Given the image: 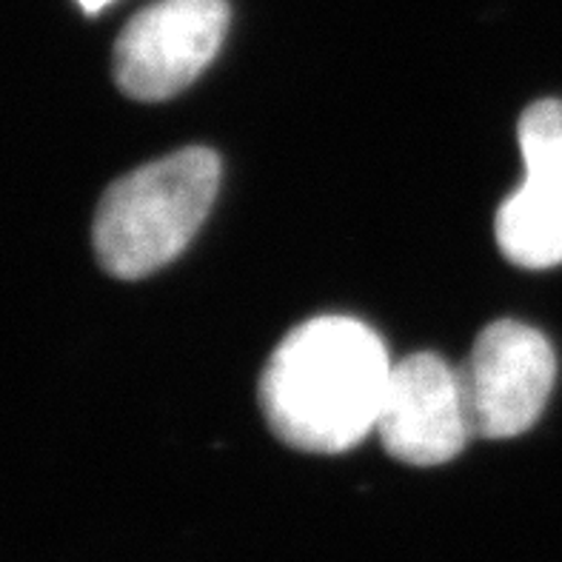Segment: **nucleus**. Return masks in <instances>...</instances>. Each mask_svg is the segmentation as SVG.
Returning a JSON list of instances; mask_svg holds the SVG:
<instances>
[{
	"label": "nucleus",
	"mask_w": 562,
	"mask_h": 562,
	"mask_svg": "<svg viewBox=\"0 0 562 562\" xmlns=\"http://www.w3.org/2000/svg\"><path fill=\"white\" fill-rule=\"evenodd\" d=\"M526 180L497 212V243L522 269L562 263V100H537L522 112Z\"/></svg>",
	"instance_id": "423d86ee"
},
{
	"label": "nucleus",
	"mask_w": 562,
	"mask_h": 562,
	"mask_svg": "<svg viewBox=\"0 0 562 562\" xmlns=\"http://www.w3.org/2000/svg\"><path fill=\"white\" fill-rule=\"evenodd\" d=\"M374 431L400 463L454 460L474 435L460 369L437 355L403 357L392 366Z\"/></svg>",
	"instance_id": "39448f33"
},
{
	"label": "nucleus",
	"mask_w": 562,
	"mask_h": 562,
	"mask_svg": "<svg viewBox=\"0 0 562 562\" xmlns=\"http://www.w3.org/2000/svg\"><path fill=\"white\" fill-rule=\"evenodd\" d=\"M78 3L86 9V12H100V9L109 7L112 0H78Z\"/></svg>",
	"instance_id": "0eeeda50"
},
{
	"label": "nucleus",
	"mask_w": 562,
	"mask_h": 562,
	"mask_svg": "<svg viewBox=\"0 0 562 562\" xmlns=\"http://www.w3.org/2000/svg\"><path fill=\"white\" fill-rule=\"evenodd\" d=\"M221 189L217 151L192 146L114 180L94 214L98 263L121 280L164 269L192 243Z\"/></svg>",
	"instance_id": "f03ea898"
},
{
	"label": "nucleus",
	"mask_w": 562,
	"mask_h": 562,
	"mask_svg": "<svg viewBox=\"0 0 562 562\" xmlns=\"http://www.w3.org/2000/svg\"><path fill=\"white\" fill-rule=\"evenodd\" d=\"M226 0H157L114 43V80L132 100L157 103L183 92L221 52Z\"/></svg>",
	"instance_id": "7ed1b4c3"
},
{
	"label": "nucleus",
	"mask_w": 562,
	"mask_h": 562,
	"mask_svg": "<svg viewBox=\"0 0 562 562\" xmlns=\"http://www.w3.org/2000/svg\"><path fill=\"white\" fill-rule=\"evenodd\" d=\"M474 435L506 440L535 426L551 397L557 357L551 342L517 321H497L477 337L460 369Z\"/></svg>",
	"instance_id": "20e7f679"
},
{
	"label": "nucleus",
	"mask_w": 562,
	"mask_h": 562,
	"mask_svg": "<svg viewBox=\"0 0 562 562\" xmlns=\"http://www.w3.org/2000/svg\"><path fill=\"white\" fill-rule=\"evenodd\" d=\"M392 360L355 317H314L283 337L260 378L271 431L292 449L340 454L378 428Z\"/></svg>",
	"instance_id": "f257e3e1"
}]
</instances>
